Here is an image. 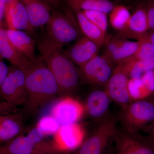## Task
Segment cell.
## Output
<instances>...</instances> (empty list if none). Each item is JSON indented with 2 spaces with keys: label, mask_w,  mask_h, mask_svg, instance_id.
<instances>
[{
  "label": "cell",
  "mask_w": 154,
  "mask_h": 154,
  "mask_svg": "<svg viewBox=\"0 0 154 154\" xmlns=\"http://www.w3.org/2000/svg\"><path fill=\"white\" fill-rule=\"evenodd\" d=\"M23 130L22 116L18 113L1 116L0 117V141L8 142L15 138Z\"/></svg>",
  "instance_id": "20"
},
{
  "label": "cell",
  "mask_w": 154,
  "mask_h": 154,
  "mask_svg": "<svg viewBox=\"0 0 154 154\" xmlns=\"http://www.w3.org/2000/svg\"><path fill=\"white\" fill-rule=\"evenodd\" d=\"M141 80L148 91L152 95L154 93V69L145 74Z\"/></svg>",
  "instance_id": "31"
},
{
  "label": "cell",
  "mask_w": 154,
  "mask_h": 154,
  "mask_svg": "<svg viewBox=\"0 0 154 154\" xmlns=\"http://www.w3.org/2000/svg\"><path fill=\"white\" fill-rule=\"evenodd\" d=\"M149 30L148 15L145 6L137 9L131 15L126 27L120 33L122 36L138 40Z\"/></svg>",
  "instance_id": "16"
},
{
  "label": "cell",
  "mask_w": 154,
  "mask_h": 154,
  "mask_svg": "<svg viewBox=\"0 0 154 154\" xmlns=\"http://www.w3.org/2000/svg\"><path fill=\"white\" fill-rule=\"evenodd\" d=\"M86 17L99 27L105 33H107L108 22L107 14L99 11H82Z\"/></svg>",
  "instance_id": "28"
},
{
  "label": "cell",
  "mask_w": 154,
  "mask_h": 154,
  "mask_svg": "<svg viewBox=\"0 0 154 154\" xmlns=\"http://www.w3.org/2000/svg\"><path fill=\"white\" fill-rule=\"evenodd\" d=\"M6 31L10 41L20 54L31 60L36 57L35 50L36 42L30 33L9 28L6 29Z\"/></svg>",
  "instance_id": "19"
},
{
  "label": "cell",
  "mask_w": 154,
  "mask_h": 154,
  "mask_svg": "<svg viewBox=\"0 0 154 154\" xmlns=\"http://www.w3.org/2000/svg\"><path fill=\"white\" fill-rule=\"evenodd\" d=\"M128 89L131 102L145 99L152 96L141 79H129Z\"/></svg>",
  "instance_id": "26"
},
{
  "label": "cell",
  "mask_w": 154,
  "mask_h": 154,
  "mask_svg": "<svg viewBox=\"0 0 154 154\" xmlns=\"http://www.w3.org/2000/svg\"><path fill=\"white\" fill-rule=\"evenodd\" d=\"M50 154H64V153H53Z\"/></svg>",
  "instance_id": "39"
},
{
  "label": "cell",
  "mask_w": 154,
  "mask_h": 154,
  "mask_svg": "<svg viewBox=\"0 0 154 154\" xmlns=\"http://www.w3.org/2000/svg\"><path fill=\"white\" fill-rule=\"evenodd\" d=\"M4 17L9 29L25 30L30 34L34 33L26 8L21 0H8Z\"/></svg>",
  "instance_id": "12"
},
{
  "label": "cell",
  "mask_w": 154,
  "mask_h": 154,
  "mask_svg": "<svg viewBox=\"0 0 154 154\" xmlns=\"http://www.w3.org/2000/svg\"><path fill=\"white\" fill-rule=\"evenodd\" d=\"M105 56L97 55L79 69L80 80L91 85L105 87L115 68Z\"/></svg>",
  "instance_id": "7"
},
{
  "label": "cell",
  "mask_w": 154,
  "mask_h": 154,
  "mask_svg": "<svg viewBox=\"0 0 154 154\" xmlns=\"http://www.w3.org/2000/svg\"><path fill=\"white\" fill-rule=\"evenodd\" d=\"M109 14L110 25L119 32L124 30L126 27L131 15L127 8L122 5L114 6Z\"/></svg>",
  "instance_id": "25"
},
{
  "label": "cell",
  "mask_w": 154,
  "mask_h": 154,
  "mask_svg": "<svg viewBox=\"0 0 154 154\" xmlns=\"http://www.w3.org/2000/svg\"><path fill=\"white\" fill-rule=\"evenodd\" d=\"M99 48L94 42L84 36L64 52L74 63L81 67L98 55Z\"/></svg>",
  "instance_id": "15"
},
{
  "label": "cell",
  "mask_w": 154,
  "mask_h": 154,
  "mask_svg": "<svg viewBox=\"0 0 154 154\" xmlns=\"http://www.w3.org/2000/svg\"><path fill=\"white\" fill-rule=\"evenodd\" d=\"M0 54L1 58H5L11 64L22 69L28 58L25 57L16 49L8 37L5 28L1 23L0 28Z\"/></svg>",
  "instance_id": "21"
},
{
  "label": "cell",
  "mask_w": 154,
  "mask_h": 154,
  "mask_svg": "<svg viewBox=\"0 0 154 154\" xmlns=\"http://www.w3.org/2000/svg\"><path fill=\"white\" fill-rule=\"evenodd\" d=\"M112 154H154V145L147 136L117 127Z\"/></svg>",
  "instance_id": "6"
},
{
  "label": "cell",
  "mask_w": 154,
  "mask_h": 154,
  "mask_svg": "<svg viewBox=\"0 0 154 154\" xmlns=\"http://www.w3.org/2000/svg\"><path fill=\"white\" fill-rule=\"evenodd\" d=\"M25 74L28 112L33 113L59 96L58 85L52 72L41 56L28 59L22 69Z\"/></svg>",
  "instance_id": "1"
},
{
  "label": "cell",
  "mask_w": 154,
  "mask_h": 154,
  "mask_svg": "<svg viewBox=\"0 0 154 154\" xmlns=\"http://www.w3.org/2000/svg\"><path fill=\"white\" fill-rule=\"evenodd\" d=\"M68 7L65 13L54 11L47 24V38L63 47L79 39L82 33L75 14Z\"/></svg>",
  "instance_id": "5"
},
{
  "label": "cell",
  "mask_w": 154,
  "mask_h": 154,
  "mask_svg": "<svg viewBox=\"0 0 154 154\" xmlns=\"http://www.w3.org/2000/svg\"><path fill=\"white\" fill-rule=\"evenodd\" d=\"M111 99L105 90L92 91L86 99L85 113L96 124L104 119L108 114Z\"/></svg>",
  "instance_id": "13"
},
{
  "label": "cell",
  "mask_w": 154,
  "mask_h": 154,
  "mask_svg": "<svg viewBox=\"0 0 154 154\" xmlns=\"http://www.w3.org/2000/svg\"><path fill=\"white\" fill-rule=\"evenodd\" d=\"M129 78L125 62L118 64L105 87L111 101L119 105L121 108L131 102L128 89Z\"/></svg>",
  "instance_id": "10"
},
{
  "label": "cell",
  "mask_w": 154,
  "mask_h": 154,
  "mask_svg": "<svg viewBox=\"0 0 154 154\" xmlns=\"http://www.w3.org/2000/svg\"><path fill=\"white\" fill-rule=\"evenodd\" d=\"M141 42L125 40L110 58V60L117 64L128 59L135 54L140 46Z\"/></svg>",
  "instance_id": "23"
},
{
  "label": "cell",
  "mask_w": 154,
  "mask_h": 154,
  "mask_svg": "<svg viewBox=\"0 0 154 154\" xmlns=\"http://www.w3.org/2000/svg\"><path fill=\"white\" fill-rule=\"evenodd\" d=\"M8 0H0V20L2 22L3 17L5 16V8L6 3Z\"/></svg>",
  "instance_id": "37"
},
{
  "label": "cell",
  "mask_w": 154,
  "mask_h": 154,
  "mask_svg": "<svg viewBox=\"0 0 154 154\" xmlns=\"http://www.w3.org/2000/svg\"><path fill=\"white\" fill-rule=\"evenodd\" d=\"M118 122L116 116L109 113L96 124L94 131L74 154H112Z\"/></svg>",
  "instance_id": "3"
},
{
  "label": "cell",
  "mask_w": 154,
  "mask_h": 154,
  "mask_svg": "<svg viewBox=\"0 0 154 154\" xmlns=\"http://www.w3.org/2000/svg\"><path fill=\"white\" fill-rule=\"evenodd\" d=\"M152 96L153 97H154V93H153V94H152Z\"/></svg>",
  "instance_id": "41"
},
{
  "label": "cell",
  "mask_w": 154,
  "mask_h": 154,
  "mask_svg": "<svg viewBox=\"0 0 154 154\" xmlns=\"http://www.w3.org/2000/svg\"><path fill=\"white\" fill-rule=\"evenodd\" d=\"M37 47L42 59L55 77L59 96H70L79 85L80 79L79 69L67 56L63 47L48 38L39 41Z\"/></svg>",
  "instance_id": "2"
},
{
  "label": "cell",
  "mask_w": 154,
  "mask_h": 154,
  "mask_svg": "<svg viewBox=\"0 0 154 154\" xmlns=\"http://www.w3.org/2000/svg\"><path fill=\"white\" fill-rule=\"evenodd\" d=\"M143 131L147 133L148 134L147 136L154 145V121L146 127Z\"/></svg>",
  "instance_id": "36"
},
{
  "label": "cell",
  "mask_w": 154,
  "mask_h": 154,
  "mask_svg": "<svg viewBox=\"0 0 154 154\" xmlns=\"http://www.w3.org/2000/svg\"><path fill=\"white\" fill-rule=\"evenodd\" d=\"M51 6L55 8H58L60 6L62 0H45Z\"/></svg>",
  "instance_id": "38"
},
{
  "label": "cell",
  "mask_w": 154,
  "mask_h": 154,
  "mask_svg": "<svg viewBox=\"0 0 154 154\" xmlns=\"http://www.w3.org/2000/svg\"><path fill=\"white\" fill-rule=\"evenodd\" d=\"M9 72V67L3 61H0V85L2 84Z\"/></svg>",
  "instance_id": "34"
},
{
  "label": "cell",
  "mask_w": 154,
  "mask_h": 154,
  "mask_svg": "<svg viewBox=\"0 0 154 154\" xmlns=\"http://www.w3.org/2000/svg\"><path fill=\"white\" fill-rule=\"evenodd\" d=\"M122 128L139 132L154 121V97L132 101L121 110L116 116Z\"/></svg>",
  "instance_id": "4"
},
{
  "label": "cell",
  "mask_w": 154,
  "mask_h": 154,
  "mask_svg": "<svg viewBox=\"0 0 154 154\" xmlns=\"http://www.w3.org/2000/svg\"><path fill=\"white\" fill-rule=\"evenodd\" d=\"M67 5L75 14L84 36L94 42L99 47L105 44L107 40L106 33L88 19L81 9L72 5Z\"/></svg>",
  "instance_id": "18"
},
{
  "label": "cell",
  "mask_w": 154,
  "mask_h": 154,
  "mask_svg": "<svg viewBox=\"0 0 154 154\" xmlns=\"http://www.w3.org/2000/svg\"><path fill=\"white\" fill-rule=\"evenodd\" d=\"M0 93L7 102L18 106L28 100L25 74L19 67L11 64L5 79L0 85Z\"/></svg>",
  "instance_id": "8"
},
{
  "label": "cell",
  "mask_w": 154,
  "mask_h": 154,
  "mask_svg": "<svg viewBox=\"0 0 154 154\" xmlns=\"http://www.w3.org/2000/svg\"><path fill=\"white\" fill-rule=\"evenodd\" d=\"M60 123L56 119L50 114L42 117L36 126L39 127L46 136L54 134L60 127Z\"/></svg>",
  "instance_id": "27"
},
{
  "label": "cell",
  "mask_w": 154,
  "mask_h": 154,
  "mask_svg": "<svg viewBox=\"0 0 154 154\" xmlns=\"http://www.w3.org/2000/svg\"><path fill=\"white\" fill-rule=\"evenodd\" d=\"M16 105L7 102H1L0 105L1 114L2 116L12 115L17 113Z\"/></svg>",
  "instance_id": "32"
},
{
  "label": "cell",
  "mask_w": 154,
  "mask_h": 154,
  "mask_svg": "<svg viewBox=\"0 0 154 154\" xmlns=\"http://www.w3.org/2000/svg\"><path fill=\"white\" fill-rule=\"evenodd\" d=\"M5 154H50L62 153L52 141L36 143L27 135H20L1 147ZM63 153V152H62Z\"/></svg>",
  "instance_id": "9"
},
{
  "label": "cell",
  "mask_w": 154,
  "mask_h": 154,
  "mask_svg": "<svg viewBox=\"0 0 154 154\" xmlns=\"http://www.w3.org/2000/svg\"><path fill=\"white\" fill-rule=\"evenodd\" d=\"M146 7L148 15L150 30L154 31V0H146Z\"/></svg>",
  "instance_id": "33"
},
{
  "label": "cell",
  "mask_w": 154,
  "mask_h": 154,
  "mask_svg": "<svg viewBox=\"0 0 154 154\" xmlns=\"http://www.w3.org/2000/svg\"><path fill=\"white\" fill-rule=\"evenodd\" d=\"M85 135V130L78 122L61 125L54 134L53 141L58 149L64 152L81 143Z\"/></svg>",
  "instance_id": "14"
},
{
  "label": "cell",
  "mask_w": 154,
  "mask_h": 154,
  "mask_svg": "<svg viewBox=\"0 0 154 154\" xmlns=\"http://www.w3.org/2000/svg\"><path fill=\"white\" fill-rule=\"evenodd\" d=\"M126 64L129 79H141L147 72L154 69V62L137 60L132 58L124 61Z\"/></svg>",
  "instance_id": "24"
},
{
  "label": "cell",
  "mask_w": 154,
  "mask_h": 154,
  "mask_svg": "<svg viewBox=\"0 0 154 154\" xmlns=\"http://www.w3.org/2000/svg\"><path fill=\"white\" fill-rule=\"evenodd\" d=\"M140 41L139 48L131 58L137 60L154 62V45L147 41Z\"/></svg>",
  "instance_id": "29"
},
{
  "label": "cell",
  "mask_w": 154,
  "mask_h": 154,
  "mask_svg": "<svg viewBox=\"0 0 154 154\" xmlns=\"http://www.w3.org/2000/svg\"><path fill=\"white\" fill-rule=\"evenodd\" d=\"M24 4L30 25L35 30L47 25L49 21L51 6L45 0H21Z\"/></svg>",
  "instance_id": "17"
},
{
  "label": "cell",
  "mask_w": 154,
  "mask_h": 154,
  "mask_svg": "<svg viewBox=\"0 0 154 154\" xmlns=\"http://www.w3.org/2000/svg\"><path fill=\"white\" fill-rule=\"evenodd\" d=\"M0 154H5L3 153V152H0Z\"/></svg>",
  "instance_id": "40"
},
{
  "label": "cell",
  "mask_w": 154,
  "mask_h": 154,
  "mask_svg": "<svg viewBox=\"0 0 154 154\" xmlns=\"http://www.w3.org/2000/svg\"><path fill=\"white\" fill-rule=\"evenodd\" d=\"M85 113L84 105L70 96H63L58 100L51 111L61 125L78 122Z\"/></svg>",
  "instance_id": "11"
},
{
  "label": "cell",
  "mask_w": 154,
  "mask_h": 154,
  "mask_svg": "<svg viewBox=\"0 0 154 154\" xmlns=\"http://www.w3.org/2000/svg\"><path fill=\"white\" fill-rule=\"evenodd\" d=\"M124 41V39L119 37H115L112 38L107 42L105 53L103 55L110 59L112 54L118 49V48L121 45Z\"/></svg>",
  "instance_id": "30"
},
{
  "label": "cell",
  "mask_w": 154,
  "mask_h": 154,
  "mask_svg": "<svg viewBox=\"0 0 154 154\" xmlns=\"http://www.w3.org/2000/svg\"><path fill=\"white\" fill-rule=\"evenodd\" d=\"M67 4L75 6L82 11H99L109 14L114 8L110 0H66Z\"/></svg>",
  "instance_id": "22"
},
{
  "label": "cell",
  "mask_w": 154,
  "mask_h": 154,
  "mask_svg": "<svg viewBox=\"0 0 154 154\" xmlns=\"http://www.w3.org/2000/svg\"><path fill=\"white\" fill-rule=\"evenodd\" d=\"M138 41H147L154 45V30H151V31L149 30L146 33L143 35Z\"/></svg>",
  "instance_id": "35"
},
{
  "label": "cell",
  "mask_w": 154,
  "mask_h": 154,
  "mask_svg": "<svg viewBox=\"0 0 154 154\" xmlns=\"http://www.w3.org/2000/svg\"></svg>",
  "instance_id": "42"
}]
</instances>
